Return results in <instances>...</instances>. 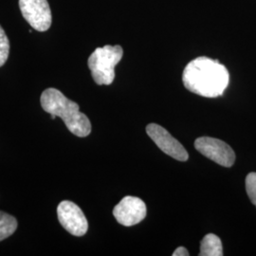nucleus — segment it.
<instances>
[{
	"instance_id": "1",
	"label": "nucleus",
	"mask_w": 256,
	"mask_h": 256,
	"mask_svg": "<svg viewBox=\"0 0 256 256\" xmlns=\"http://www.w3.org/2000/svg\"><path fill=\"white\" fill-rule=\"evenodd\" d=\"M182 82L189 92L206 98H216L223 95L229 86L230 74L218 60L202 56L185 66Z\"/></svg>"
},
{
	"instance_id": "2",
	"label": "nucleus",
	"mask_w": 256,
	"mask_h": 256,
	"mask_svg": "<svg viewBox=\"0 0 256 256\" xmlns=\"http://www.w3.org/2000/svg\"><path fill=\"white\" fill-rule=\"evenodd\" d=\"M42 108L52 116L63 120L68 129L77 137L88 136L92 132L90 119L79 110L78 104L68 99L64 94L56 88L44 90L41 98Z\"/></svg>"
},
{
	"instance_id": "3",
	"label": "nucleus",
	"mask_w": 256,
	"mask_h": 256,
	"mask_svg": "<svg viewBox=\"0 0 256 256\" xmlns=\"http://www.w3.org/2000/svg\"><path fill=\"white\" fill-rule=\"evenodd\" d=\"M124 55L122 48L106 46L97 48L88 58V68L92 78L99 86L111 84L115 79V66L122 60Z\"/></svg>"
},
{
	"instance_id": "4",
	"label": "nucleus",
	"mask_w": 256,
	"mask_h": 256,
	"mask_svg": "<svg viewBox=\"0 0 256 256\" xmlns=\"http://www.w3.org/2000/svg\"><path fill=\"white\" fill-rule=\"evenodd\" d=\"M194 147L200 154L221 166L230 167L234 164V151L229 144L218 138H198L194 142Z\"/></svg>"
},
{
	"instance_id": "5",
	"label": "nucleus",
	"mask_w": 256,
	"mask_h": 256,
	"mask_svg": "<svg viewBox=\"0 0 256 256\" xmlns=\"http://www.w3.org/2000/svg\"><path fill=\"white\" fill-rule=\"evenodd\" d=\"M23 18L38 32L48 30L52 21V12L46 0H19Z\"/></svg>"
},
{
	"instance_id": "6",
	"label": "nucleus",
	"mask_w": 256,
	"mask_h": 256,
	"mask_svg": "<svg viewBox=\"0 0 256 256\" xmlns=\"http://www.w3.org/2000/svg\"><path fill=\"white\" fill-rule=\"evenodd\" d=\"M60 224L74 236H82L88 230V223L78 205L68 200L61 202L57 207Z\"/></svg>"
},
{
	"instance_id": "7",
	"label": "nucleus",
	"mask_w": 256,
	"mask_h": 256,
	"mask_svg": "<svg viewBox=\"0 0 256 256\" xmlns=\"http://www.w3.org/2000/svg\"><path fill=\"white\" fill-rule=\"evenodd\" d=\"M148 136L162 152L180 162H186L189 158L188 152L182 144L165 129L156 124H150L146 126Z\"/></svg>"
},
{
	"instance_id": "8",
	"label": "nucleus",
	"mask_w": 256,
	"mask_h": 256,
	"mask_svg": "<svg viewBox=\"0 0 256 256\" xmlns=\"http://www.w3.org/2000/svg\"><path fill=\"white\" fill-rule=\"evenodd\" d=\"M146 205L136 196H126L113 210V216L120 225L131 227L138 224L146 216Z\"/></svg>"
},
{
	"instance_id": "9",
	"label": "nucleus",
	"mask_w": 256,
	"mask_h": 256,
	"mask_svg": "<svg viewBox=\"0 0 256 256\" xmlns=\"http://www.w3.org/2000/svg\"><path fill=\"white\" fill-rule=\"evenodd\" d=\"M200 256H223V248H222V243L220 238L214 234H209L205 236L200 242Z\"/></svg>"
},
{
	"instance_id": "10",
	"label": "nucleus",
	"mask_w": 256,
	"mask_h": 256,
	"mask_svg": "<svg viewBox=\"0 0 256 256\" xmlns=\"http://www.w3.org/2000/svg\"><path fill=\"white\" fill-rule=\"evenodd\" d=\"M16 229V220L9 214L0 210V241L10 238Z\"/></svg>"
},
{
	"instance_id": "11",
	"label": "nucleus",
	"mask_w": 256,
	"mask_h": 256,
	"mask_svg": "<svg viewBox=\"0 0 256 256\" xmlns=\"http://www.w3.org/2000/svg\"><path fill=\"white\" fill-rule=\"evenodd\" d=\"M10 54V42L4 30L0 26V66L6 63Z\"/></svg>"
},
{
	"instance_id": "12",
	"label": "nucleus",
	"mask_w": 256,
	"mask_h": 256,
	"mask_svg": "<svg viewBox=\"0 0 256 256\" xmlns=\"http://www.w3.org/2000/svg\"><path fill=\"white\" fill-rule=\"evenodd\" d=\"M246 191L250 200L256 206V173H250L246 178Z\"/></svg>"
},
{
	"instance_id": "13",
	"label": "nucleus",
	"mask_w": 256,
	"mask_h": 256,
	"mask_svg": "<svg viewBox=\"0 0 256 256\" xmlns=\"http://www.w3.org/2000/svg\"><path fill=\"white\" fill-rule=\"evenodd\" d=\"M189 252L184 247L178 248L173 254V256H188Z\"/></svg>"
}]
</instances>
